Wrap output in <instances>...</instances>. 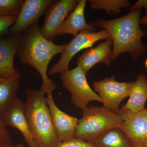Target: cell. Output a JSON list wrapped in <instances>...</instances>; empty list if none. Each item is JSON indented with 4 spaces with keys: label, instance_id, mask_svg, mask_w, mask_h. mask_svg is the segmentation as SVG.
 I'll return each instance as SVG.
<instances>
[{
    "label": "cell",
    "instance_id": "1",
    "mask_svg": "<svg viewBox=\"0 0 147 147\" xmlns=\"http://www.w3.org/2000/svg\"><path fill=\"white\" fill-rule=\"evenodd\" d=\"M66 44L56 45L42 36L36 24L29 28L21 37L16 55L22 63L36 69L42 79L40 90L47 94L53 93L56 84L47 75L50 61L58 54H62Z\"/></svg>",
    "mask_w": 147,
    "mask_h": 147
},
{
    "label": "cell",
    "instance_id": "2",
    "mask_svg": "<svg viewBox=\"0 0 147 147\" xmlns=\"http://www.w3.org/2000/svg\"><path fill=\"white\" fill-rule=\"evenodd\" d=\"M141 12L142 9H135L120 18L90 23L95 28H102L110 34L113 42L112 61L122 53H128L133 60L137 61L146 52L147 47L142 42L145 33L140 28Z\"/></svg>",
    "mask_w": 147,
    "mask_h": 147
},
{
    "label": "cell",
    "instance_id": "3",
    "mask_svg": "<svg viewBox=\"0 0 147 147\" xmlns=\"http://www.w3.org/2000/svg\"><path fill=\"white\" fill-rule=\"evenodd\" d=\"M25 114L38 147H57L60 142L53 127L45 93L41 90L26 91Z\"/></svg>",
    "mask_w": 147,
    "mask_h": 147
},
{
    "label": "cell",
    "instance_id": "4",
    "mask_svg": "<svg viewBox=\"0 0 147 147\" xmlns=\"http://www.w3.org/2000/svg\"><path fill=\"white\" fill-rule=\"evenodd\" d=\"M120 114L113 113L103 107L91 106L82 110L74 138L91 142L110 129L119 128L123 122Z\"/></svg>",
    "mask_w": 147,
    "mask_h": 147
},
{
    "label": "cell",
    "instance_id": "5",
    "mask_svg": "<svg viewBox=\"0 0 147 147\" xmlns=\"http://www.w3.org/2000/svg\"><path fill=\"white\" fill-rule=\"evenodd\" d=\"M63 85L71 94V100L76 108L83 110L91 101L102 102L99 95L90 86L86 73L78 67L61 74Z\"/></svg>",
    "mask_w": 147,
    "mask_h": 147
},
{
    "label": "cell",
    "instance_id": "6",
    "mask_svg": "<svg viewBox=\"0 0 147 147\" xmlns=\"http://www.w3.org/2000/svg\"><path fill=\"white\" fill-rule=\"evenodd\" d=\"M110 38L108 32L102 30L98 32L85 30L80 32L67 45L57 62L53 66L48 73L50 75L61 74L69 70V63L77 53L84 49L91 48L95 43L102 40Z\"/></svg>",
    "mask_w": 147,
    "mask_h": 147
},
{
    "label": "cell",
    "instance_id": "7",
    "mask_svg": "<svg viewBox=\"0 0 147 147\" xmlns=\"http://www.w3.org/2000/svg\"><path fill=\"white\" fill-rule=\"evenodd\" d=\"M133 84V82H117L113 75L95 82L93 87L99 94L103 106L113 113L120 114V104L124 99L129 96Z\"/></svg>",
    "mask_w": 147,
    "mask_h": 147
},
{
    "label": "cell",
    "instance_id": "8",
    "mask_svg": "<svg viewBox=\"0 0 147 147\" xmlns=\"http://www.w3.org/2000/svg\"><path fill=\"white\" fill-rule=\"evenodd\" d=\"M77 0L55 1L46 9L40 32L46 39L53 41L68 15L76 7Z\"/></svg>",
    "mask_w": 147,
    "mask_h": 147
},
{
    "label": "cell",
    "instance_id": "9",
    "mask_svg": "<svg viewBox=\"0 0 147 147\" xmlns=\"http://www.w3.org/2000/svg\"><path fill=\"white\" fill-rule=\"evenodd\" d=\"M123 122L119 127L134 147H141L147 144V110L132 113L120 111Z\"/></svg>",
    "mask_w": 147,
    "mask_h": 147
},
{
    "label": "cell",
    "instance_id": "10",
    "mask_svg": "<svg viewBox=\"0 0 147 147\" xmlns=\"http://www.w3.org/2000/svg\"><path fill=\"white\" fill-rule=\"evenodd\" d=\"M55 1L25 0L17 19L10 30L11 34L18 36L37 24L40 16Z\"/></svg>",
    "mask_w": 147,
    "mask_h": 147
},
{
    "label": "cell",
    "instance_id": "11",
    "mask_svg": "<svg viewBox=\"0 0 147 147\" xmlns=\"http://www.w3.org/2000/svg\"><path fill=\"white\" fill-rule=\"evenodd\" d=\"M46 98L53 127L60 142L74 138L79 119L60 110L54 101L53 93L47 94Z\"/></svg>",
    "mask_w": 147,
    "mask_h": 147
},
{
    "label": "cell",
    "instance_id": "12",
    "mask_svg": "<svg viewBox=\"0 0 147 147\" xmlns=\"http://www.w3.org/2000/svg\"><path fill=\"white\" fill-rule=\"evenodd\" d=\"M5 125L18 129L29 147H38L35 142L26 114L25 104L16 96L2 117Z\"/></svg>",
    "mask_w": 147,
    "mask_h": 147
},
{
    "label": "cell",
    "instance_id": "13",
    "mask_svg": "<svg viewBox=\"0 0 147 147\" xmlns=\"http://www.w3.org/2000/svg\"><path fill=\"white\" fill-rule=\"evenodd\" d=\"M20 39L19 36H13L0 40V78L10 80L20 74L13 61Z\"/></svg>",
    "mask_w": 147,
    "mask_h": 147
},
{
    "label": "cell",
    "instance_id": "14",
    "mask_svg": "<svg viewBox=\"0 0 147 147\" xmlns=\"http://www.w3.org/2000/svg\"><path fill=\"white\" fill-rule=\"evenodd\" d=\"M112 47L113 42L109 38L96 47L87 49L76 61L77 66L86 73L97 64L110 65L112 61Z\"/></svg>",
    "mask_w": 147,
    "mask_h": 147
},
{
    "label": "cell",
    "instance_id": "15",
    "mask_svg": "<svg viewBox=\"0 0 147 147\" xmlns=\"http://www.w3.org/2000/svg\"><path fill=\"white\" fill-rule=\"evenodd\" d=\"M86 2V0L78 1L76 7L64 22L58 32V36L69 34L75 36L84 31L95 32V28L90 23L87 24L85 19L84 11Z\"/></svg>",
    "mask_w": 147,
    "mask_h": 147
},
{
    "label": "cell",
    "instance_id": "16",
    "mask_svg": "<svg viewBox=\"0 0 147 147\" xmlns=\"http://www.w3.org/2000/svg\"><path fill=\"white\" fill-rule=\"evenodd\" d=\"M129 97L128 101L120 111H128L134 113L145 109L147 100V79L145 74H142L137 76L133 82Z\"/></svg>",
    "mask_w": 147,
    "mask_h": 147
},
{
    "label": "cell",
    "instance_id": "17",
    "mask_svg": "<svg viewBox=\"0 0 147 147\" xmlns=\"http://www.w3.org/2000/svg\"><path fill=\"white\" fill-rule=\"evenodd\" d=\"M91 143L95 147H134L119 127L110 129Z\"/></svg>",
    "mask_w": 147,
    "mask_h": 147
},
{
    "label": "cell",
    "instance_id": "18",
    "mask_svg": "<svg viewBox=\"0 0 147 147\" xmlns=\"http://www.w3.org/2000/svg\"><path fill=\"white\" fill-rule=\"evenodd\" d=\"M20 79L19 74L13 79L0 82V118L1 119L17 96Z\"/></svg>",
    "mask_w": 147,
    "mask_h": 147
},
{
    "label": "cell",
    "instance_id": "19",
    "mask_svg": "<svg viewBox=\"0 0 147 147\" xmlns=\"http://www.w3.org/2000/svg\"><path fill=\"white\" fill-rule=\"evenodd\" d=\"M88 2L92 9H102L109 14L120 13L121 8H127L130 5L127 0H89Z\"/></svg>",
    "mask_w": 147,
    "mask_h": 147
},
{
    "label": "cell",
    "instance_id": "20",
    "mask_svg": "<svg viewBox=\"0 0 147 147\" xmlns=\"http://www.w3.org/2000/svg\"><path fill=\"white\" fill-rule=\"evenodd\" d=\"M24 1L0 0V15L18 16Z\"/></svg>",
    "mask_w": 147,
    "mask_h": 147
},
{
    "label": "cell",
    "instance_id": "21",
    "mask_svg": "<svg viewBox=\"0 0 147 147\" xmlns=\"http://www.w3.org/2000/svg\"><path fill=\"white\" fill-rule=\"evenodd\" d=\"M17 16L0 15V36L5 34L16 22Z\"/></svg>",
    "mask_w": 147,
    "mask_h": 147
},
{
    "label": "cell",
    "instance_id": "22",
    "mask_svg": "<svg viewBox=\"0 0 147 147\" xmlns=\"http://www.w3.org/2000/svg\"><path fill=\"white\" fill-rule=\"evenodd\" d=\"M57 147H95L92 144L82 139L74 138L61 142Z\"/></svg>",
    "mask_w": 147,
    "mask_h": 147
},
{
    "label": "cell",
    "instance_id": "23",
    "mask_svg": "<svg viewBox=\"0 0 147 147\" xmlns=\"http://www.w3.org/2000/svg\"><path fill=\"white\" fill-rule=\"evenodd\" d=\"M5 126L2 120L0 118V142L13 143V140Z\"/></svg>",
    "mask_w": 147,
    "mask_h": 147
},
{
    "label": "cell",
    "instance_id": "24",
    "mask_svg": "<svg viewBox=\"0 0 147 147\" xmlns=\"http://www.w3.org/2000/svg\"><path fill=\"white\" fill-rule=\"evenodd\" d=\"M142 7H144L145 11L147 15V0H139L129 9V10L132 11L137 9H142Z\"/></svg>",
    "mask_w": 147,
    "mask_h": 147
},
{
    "label": "cell",
    "instance_id": "25",
    "mask_svg": "<svg viewBox=\"0 0 147 147\" xmlns=\"http://www.w3.org/2000/svg\"><path fill=\"white\" fill-rule=\"evenodd\" d=\"M0 147H15L12 143L0 142Z\"/></svg>",
    "mask_w": 147,
    "mask_h": 147
},
{
    "label": "cell",
    "instance_id": "26",
    "mask_svg": "<svg viewBox=\"0 0 147 147\" xmlns=\"http://www.w3.org/2000/svg\"><path fill=\"white\" fill-rule=\"evenodd\" d=\"M140 22V24L143 26H147V15L141 18Z\"/></svg>",
    "mask_w": 147,
    "mask_h": 147
},
{
    "label": "cell",
    "instance_id": "27",
    "mask_svg": "<svg viewBox=\"0 0 147 147\" xmlns=\"http://www.w3.org/2000/svg\"><path fill=\"white\" fill-rule=\"evenodd\" d=\"M15 147H26L24 144H19L16 145Z\"/></svg>",
    "mask_w": 147,
    "mask_h": 147
},
{
    "label": "cell",
    "instance_id": "28",
    "mask_svg": "<svg viewBox=\"0 0 147 147\" xmlns=\"http://www.w3.org/2000/svg\"><path fill=\"white\" fill-rule=\"evenodd\" d=\"M5 79H3L2 78H0V82H3V81H5Z\"/></svg>",
    "mask_w": 147,
    "mask_h": 147
},
{
    "label": "cell",
    "instance_id": "29",
    "mask_svg": "<svg viewBox=\"0 0 147 147\" xmlns=\"http://www.w3.org/2000/svg\"><path fill=\"white\" fill-rule=\"evenodd\" d=\"M141 147H147V144H146L144 145V146Z\"/></svg>",
    "mask_w": 147,
    "mask_h": 147
},
{
    "label": "cell",
    "instance_id": "30",
    "mask_svg": "<svg viewBox=\"0 0 147 147\" xmlns=\"http://www.w3.org/2000/svg\"><path fill=\"white\" fill-rule=\"evenodd\" d=\"M145 63H146V67H147V59L146 60V62H145Z\"/></svg>",
    "mask_w": 147,
    "mask_h": 147
}]
</instances>
